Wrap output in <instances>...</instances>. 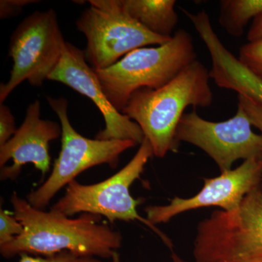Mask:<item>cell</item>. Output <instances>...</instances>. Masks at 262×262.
<instances>
[{
	"label": "cell",
	"mask_w": 262,
	"mask_h": 262,
	"mask_svg": "<svg viewBox=\"0 0 262 262\" xmlns=\"http://www.w3.org/2000/svg\"><path fill=\"white\" fill-rule=\"evenodd\" d=\"M39 3L34 0H1L0 1V17L7 19L17 16L27 5Z\"/></svg>",
	"instance_id": "obj_20"
},
{
	"label": "cell",
	"mask_w": 262,
	"mask_h": 262,
	"mask_svg": "<svg viewBox=\"0 0 262 262\" xmlns=\"http://www.w3.org/2000/svg\"><path fill=\"white\" fill-rule=\"evenodd\" d=\"M13 215L22 224L23 233L0 246L5 258L21 254L48 256L63 251L80 256L112 258L121 247L122 236L101 216L81 213L72 219L52 211L37 209L14 192L10 198Z\"/></svg>",
	"instance_id": "obj_1"
},
{
	"label": "cell",
	"mask_w": 262,
	"mask_h": 262,
	"mask_svg": "<svg viewBox=\"0 0 262 262\" xmlns=\"http://www.w3.org/2000/svg\"><path fill=\"white\" fill-rule=\"evenodd\" d=\"M196 60L192 37L179 29L168 42L138 48L111 67L95 72L108 101L121 113L136 91L160 89Z\"/></svg>",
	"instance_id": "obj_3"
},
{
	"label": "cell",
	"mask_w": 262,
	"mask_h": 262,
	"mask_svg": "<svg viewBox=\"0 0 262 262\" xmlns=\"http://www.w3.org/2000/svg\"><path fill=\"white\" fill-rule=\"evenodd\" d=\"M112 260H113V262H121L120 261V254L117 253V251L114 253L113 258H112Z\"/></svg>",
	"instance_id": "obj_22"
},
{
	"label": "cell",
	"mask_w": 262,
	"mask_h": 262,
	"mask_svg": "<svg viewBox=\"0 0 262 262\" xmlns=\"http://www.w3.org/2000/svg\"><path fill=\"white\" fill-rule=\"evenodd\" d=\"M18 262H103L101 258L94 256H80L69 251H63L48 256L20 255Z\"/></svg>",
	"instance_id": "obj_17"
},
{
	"label": "cell",
	"mask_w": 262,
	"mask_h": 262,
	"mask_svg": "<svg viewBox=\"0 0 262 262\" xmlns=\"http://www.w3.org/2000/svg\"><path fill=\"white\" fill-rule=\"evenodd\" d=\"M219 23L227 34L239 37L251 18L262 14V0H222Z\"/></svg>",
	"instance_id": "obj_14"
},
{
	"label": "cell",
	"mask_w": 262,
	"mask_h": 262,
	"mask_svg": "<svg viewBox=\"0 0 262 262\" xmlns=\"http://www.w3.org/2000/svg\"><path fill=\"white\" fill-rule=\"evenodd\" d=\"M152 155V148L144 138L134 158L120 171L96 184H82L73 181L67 186L64 194L51 207V211L69 217L76 213H91L104 216L110 223L139 221L173 251V243L168 236L139 214L137 206L140 201L134 199L130 192L131 186L140 178Z\"/></svg>",
	"instance_id": "obj_4"
},
{
	"label": "cell",
	"mask_w": 262,
	"mask_h": 262,
	"mask_svg": "<svg viewBox=\"0 0 262 262\" xmlns=\"http://www.w3.org/2000/svg\"><path fill=\"white\" fill-rule=\"evenodd\" d=\"M261 179L262 160H245L237 168L219 177L205 178L203 187L195 195L189 198L175 196L168 204L146 207V218L156 226L167 223L184 212L206 207L234 211L248 193L259 187Z\"/></svg>",
	"instance_id": "obj_10"
},
{
	"label": "cell",
	"mask_w": 262,
	"mask_h": 262,
	"mask_svg": "<svg viewBox=\"0 0 262 262\" xmlns=\"http://www.w3.org/2000/svg\"><path fill=\"white\" fill-rule=\"evenodd\" d=\"M237 99H238L237 104L244 108L249 117L252 125L257 127L258 130L261 131L262 136V106L261 105L254 102L250 98L239 96V95L237 96Z\"/></svg>",
	"instance_id": "obj_19"
},
{
	"label": "cell",
	"mask_w": 262,
	"mask_h": 262,
	"mask_svg": "<svg viewBox=\"0 0 262 262\" xmlns=\"http://www.w3.org/2000/svg\"><path fill=\"white\" fill-rule=\"evenodd\" d=\"M239 61L262 80V39L248 42L241 48Z\"/></svg>",
	"instance_id": "obj_15"
},
{
	"label": "cell",
	"mask_w": 262,
	"mask_h": 262,
	"mask_svg": "<svg viewBox=\"0 0 262 262\" xmlns=\"http://www.w3.org/2000/svg\"><path fill=\"white\" fill-rule=\"evenodd\" d=\"M195 262H250L262 258V189L248 193L237 209L216 210L196 227Z\"/></svg>",
	"instance_id": "obj_5"
},
{
	"label": "cell",
	"mask_w": 262,
	"mask_h": 262,
	"mask_svg": "<svg viewBox=\"0 0 262 262\" xmlns=\"http://www.w3.org/2000/svg\"><path fill=\"white\" fill-rule=\"evenodd\" d=\"M91 7L77 20L85 36L84 57L95 71L115 64L130 52L151 45L162 46L171 38L160 37L125 13L120 0H90Z\"/></svg>",
	"instance_id": "obj_7"
},
{
	"label": "cell",
	"mask_w": 262,
	"mask_h": 262,
	"mask_svg": "<svg viewBox=\"0 0 262 262\" xmlns=\"http://www.w3.org/2000/svg\"><path fill=\"white\" fill-rule=\"evenodd\" d=\"M61 134L59 124L41 119L39 101L31 103L22 125L14 136L0 147L1 181L15 180L28 163L33 164L45 177L51 168L50 142L61 136Z\"/></svg>",
	"instance_id": "obj_12"
},
{
	"label": "cell",
	"mask_w": 262,
	"mask_h": 262,
	"mask_svg": "<svg viewBox=\"0 0 262 262\" xmlns=\"http://www.w3.org/2000/svg\"><path fill=\"white\" fill-rule=\"evenodd\" d=\"M17 129L15 117L10 108L4 103H0V147L14 136Z\"/></svg>",
	"instance_id": "obj_18"
},
{
	"label": "cell",
	"mask_w": 262,
	"mask_h": 262,
	"mask_svg": "<svg viewBox=\"0 0 262 262\" xmlns=\"http://www.w3.org/2000/svg\"><path fill=\"white\" fill-rule=\"evenodd\" d=\"M176 3L175 0H120L130 18L152 34L169 39L173 37L179 21Z\"/></svg>",
	"instance_id": "obj_13"
},
{
	"label": "cell",
	"mask_w": 262,
	"mask_h": 262,
	"mask_svg": "<svg viewBox=\"0 0 262 262\" xmlns=\"http://www.w3.org/2000/svg\"><path fill=\"white\" fill-rule=\"evenodd\" d=\"M48 80L66 84L90 98L97 106L103 115L105 128L98 133L96 139L130 140L137 145L142 144L144 135L141 127L108 101L96 72L86 61L82 50L66 43L61 58Z\"/></svg>",
	"instance_id": "obj_11"
},
{
	"label": "cell",
	"mask_w": 262,
	"mask_h": 262,
	"mask_svg": "<svg viewBox=\"0 0 262 262\" xmlns=\"http://www.w3.org/2000/svg\"><path fill=\"white\" fill-rule=\"evenodd\" d=\"M23 232V225L14 215L0 208V246L11 242Z\"/></svg>",
	"instance_id": "obj_16"
},
{
	"label": "cell",
	"mask_w": 262,
	"mask_h": 262,
	"mask_svg": "<svg viewBox=\"0 0 262 262\" xmlns=\"http://www.w3.org/2000/svg\"><path fill=\"white\" fill-rule=\"evenodd\" d=\"M210 79L206 67L196 60L160 89L139 90L130 96L121 113L141 127L155 157L178 151L176 133L188 106H211Z\"/></svg>",
	"instance_id": "obj_2"
},
{
	"label": "cell",
	"mask_w": 262,
	"mask_h": 262,
	"mask_svg": "<svg viewBox=\"0 0 262 262\" xmlns=\"http://www.w3.org/2000/svg\"><path fill=\"white\" fill-rule=\"evenodd\" d=\"M248 42H254L262 39V14L253 19L252 25L248 31Z\"/></svg>",
	"instance_id": "obj_21"
},
{
	"label": "cell",
	"mask_w": 262,
	"mask_h": 262,
	"mask_svg": "<svg viewBox=\"0 0 262 262\" xmlns=\"http://www.w3.org/2000/svg\"><path fill=\"white\" fill-rule=\"evenodd\" d=\"M47 100L61 122V148L47 180L27 196L29 204L39 210L46 209L57 193L84 170L102 164L115 168L120 155L137 145L130 140H99L80 135L69 119L67 100L50 96Z\"/></svg>",
	"instance_id": "obj_6"
},
{
	"label": "cell",
	"mask_w": 262,
	"mask_h": 262,
	"mask_svg": "<svg viewBox=\"0 0 262 262\" xmlns=\"http://www.w3.org/2000/svg\"><path fill=\"white\" fill-rule=\"evenodd\" d=\"M250 262H262V258H258V259L253 260V261H250Z\"/></svg>",
	"instance_id": "obj_23"
},
{
	"label": "cell",
	"mask_w": 262,
	"mask_h": 262,
	"mask_svg": "<svg viewBox=\"0 0 262 262\" xmlns=\"http://www.w3.org/2000/svg\"><path fill=\"white\" fill-rule=\"evenodd\" d=\"M251 126L247 114L238 104L234 116L220 122L205 120L194 110L183 115L176 140L204 151L223 173L232 170L237 160H262V136L255 134Z\"/></svg>",
	"instance_id": "obj_9"
},
{
	"label": "cell",
	"mask_w": 262,
	"mask_h": 262,
	"mask_svg": "<svg viewBox=\"0 0 262 262\" xmlns=\"http://www.w3.org/2000/svg\"><path fill=\"white\" fill-rule=\"evenodd\" d=\"M66 43L54 10L24 18L10 37L8 54L13 68L8 82L0 85V103L24 81L42 85L58 65Z\"/></svg>",
	"instance_id": "obj_8"
}]
</instances>
